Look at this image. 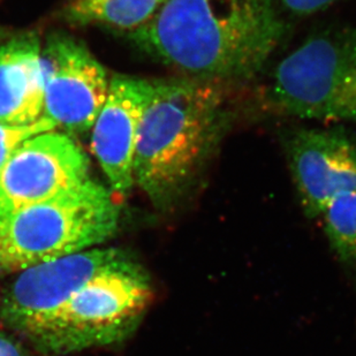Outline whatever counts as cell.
<instances>
[{
    "label": "cell",
    "mask_w": 356,
    "mask_h": 356,
    "mask_svg": "<svg viewBox=\"0 0 356 356\" xmlns=\"http://www.w3.org/2000/svg\"><path fill=\"white\" fill-rule=\"evenodd\" d=\"M284 31L276 0H165L128 35L184 78L224 84L259 73Z\"/></svg>",
    "instance_id": "1"
},
{
    "label": "cell",
    "mask_w": 356,
    "mask_h": 356,
    "mask_svg": "<svg viewBox=\"0 0 356 356\" xmlns=\"http://www.w3.org/2000/svg\"><path fill=\"white\" fill-rule=\"evenodd\" d=\"M134 156V182L152 204L170 211L195 192L229 128L222 84L154 80Z\"/></svg>",
    "instance_id": "2"
},
{
    "label": "cell",
    "mask_w": 356,
    "mask_h": 356,
    "mask_svg": "<svg viewBox=\"0 0 356 356\" xmlns=\"http://www.w3.org/2000/svg\"><path fill=\"white\" fill-rule=\"evenodd\" d=\"M119 213L108 189L89 177L0 218V277L96 248L118 229Z\"/></svg>",
    "instance_id": "3"
},
{
    "label": "cell",
    "mask_w": 356,
    "mask_h": 356,
    "mask_svg": "<svg viewBox=\"0 0 356 356\" xmlns=\"http://www.w3.org/2000/svg\"><path fill=\"white\" fill-rule=\"evenodd\" d=\"M152 296L148 275L134 262L92 279L24 334L58 355L117 343L135 331Z\"/></svg>",
    "instance_id": "4"
},
{
    "label": "cell",
    "mask_w": 356,
    "mask_h": 356,
    "mask_svg": "<svg viewBox=\"0 0 356 356\" xmlns=\"http://www.w3.org/2000/svg\"><path fill=\"white\" fill-rule=\"evenodd\" d=\"M269 91L286 115L356 124V27L307 38L279 63Z\"/></svg>",
    "instance_id": "5"
},
{
    "label": "cell",
    "mask_w": 356,
    "mask_h": 356,
    "mask_svg": "<svg viewBox=\"0 0 356 356\" xmlns=\"http://www.w3.org/2000/svg\"><path fill=\"white\" fill-rule=\"evenodd\" d=\"M136 262L115 248H91L21 271L3 296L0 316L7 325L27 332L88 282L108 271Z\"/></svg>",
    "instance_id": "6"
},
{
    "label": "cell",
    "mask_w": 356,
    "mask_h": 356,
    "mask_svg": "<svg viewBox=\"0 0 356 356\" xmlns=\"http://www.w3.org/2000/svg\"><path fill=\"white\" fill-rule=\"evenodd\" d=\"M40 61L44 118L70 134L89 131L108 97L104 67L83 43L67 35L47 38Z\"/></svg>",
    "instance_id": "7"
},
{
    "label": "cell",
    "mask_w": 356,
    "mask_h": 356,
    "mask_svg": "<svg viewBox=\"0 0 356 356\" xmlns=\"http://www.w3.org/2000/svg\"><path fill=\"white\" fill-rule=\"evenodd\" d=\"M89 178V161L68 135L28 138L0 171V218L67 191Z\"/></svg>",
    "instance_id": "8"
},
{
    "label": "cell",
    "mask_w": 356,
    "mask_h": 356,
    "mask_svg": "<svg viewBox=\"0 0 356 356\" xmlns=\"http://www.w3.org/2000/svg\"><path fill=\"white\" fill-rule=\"evenodd\" d=\"M286 159L303 211L321 217L330 202L356 191V143L339 131L300 129L285 141Z\"/></svg>",
    "instance_id": "9"
},
{
    "label": "cell",
    "mask_w": 356,
    "mask_h": 356,
    "mask_svg": "<svg viewBox=\"0 0 356 356\" xmlns=\"http://www.w3.org/2000/svg\"><path fill=\"white\" fill-rule=\"evenodd\" d=\"M154 86V80L115 75L92 126L91 150L117 192H128L135 184V149Z\"/></svg>",
    "instance_id": "10"
},
{
    "label": "cell",
    "mask_w": 356,
    "mask_h": 356,
    "mask_svg": "<svg viewBox=\"0 0 356 356\" xmlns=\"http://www.w3.org/2000/svg\"><path fill=\"white\" fill-rule=\"evenodd\" d=\"M36 36L0 47V124L24 126L43 117V71Z\"/></svg>",
    "instance_id": "11"
},
{
    "label": "cell",
    "mask_w": 356,
    "mask_h": 356,
    "mask_svg": "<svg viewBox=\"0 0 356 356\" xmlns=\"http://www.w3.org/2000/svg\"><path fill=\"white\" fill-rule=\"evenodd\" d=\"M165 0H68L64 15L78 24H103L133 33L148 24Z\"/></svg>",
    "instance_id": "12"
},
{
    "label": "cell",
    "mask_w": 356,
    "mask_h": 356,
    "mask_svg": "<svg viewBox=\"0 0 356 356\" xmlns=\"http://www.w3.org/2000/svg\"><path fill=\"white\" fill-rule=\"evenodd\" d=\"M321 217L330 247L340 263L356 275V191L332 200Z\"/></svg>",
    "instance_id": "13"
},
{
    "label": "cell",
    "mask_w": 356,
    "mask_h": 356,
    "mask_svg": "<svg viewBox=\"0 0 356 356\" xmlns=\"http://www.w3.org/2000/svg\"><path fill=\"white\" fill-rule=\"evenodd\" d=\"M54 128H57L56 124L44 117L35 121L34 124L24 126L0 124V171L14 152L28 138L54 131Z\"/></svg>",
    "instance_id": "14"
},
{
    "label": "cell",
    "mask_w": 356,
    "mask_h": 356,
    "mask_svg": "<svg viewBox=\"0 0 356 356\" xmlns=\"http://www.w3.org/2000/svg\"><path fill=\"white\" fill-rule=\"evenodd\" d=\"M289 13L306 17L331 6L338 0H280Z\"/></svg>",
    "instance_id": "15"
},
{
    "label": "cell",
    "mask_w": 356,
    "mask_h": 356,
    "mask_svg": "<svg viewBox=\"0 0 356 356\" xmlns=\"http://www.w3.org/2000/svg\"><path fill=\"white\" fill-rule=\"evenodd\" d=\"M0 356H27L24 350L6 334L0 332Z\"/></svg>",
    "instance_id": "16"
}]
</instances>
